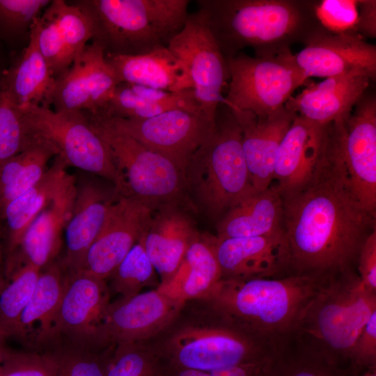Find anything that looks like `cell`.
Listing matches in <instances>:
<instances>
[{
	"label": "cell",
	"mask_w": 376,
	"mask_h": 376,
	"mask_svg": "<svg viewBox=\"0 0 376 376\" xmlns=\"http://www.w3.org/2000/svg\"><path fill=\"white\" fill-rule=\"evenodd\" d=\"M114 347L100 349L86 344L56 340L46 344L39 352L50 359L55 376H107Z\"/></svg>",
	"instance_id": "cell-35"
},
{
	"label": "cell",
	"mask_w": 376,
	"mask_h": 376,
	"mask_svg": "<svg viewBox=\"0 0 376 376\" xmlns=\"http://www.w3.org/2000/svg\"><path fill=\"white\" fill-rule=\"evenodd\" d=\"M199 234L193 220L181 206L166 205L153 212L143 242L160 277L159 285L167 283L173 276L189 246Z\"/></svg>",
	"instance_id": "cell-25"
},
{
	"label": "cell",
	"mask_w": 376,
	"mask_h": 376,
	"mask_svg": "<svg viewBox=\"0 0 376 376\" xmlns=\"http://www.w3.org/2000/svg\"><path fill=\"white\" fill-rule=\"evenodd\" d=\"M84 112L105 143L123 178V196L136 199L154 211L169 205H191L187 196L183 168L118 131L100 116Z\"/></svg>",
	"instance_id": "cell-8"
},
{
	"label": "cell",
	"mask_w": 376,
	"mask_h": 376,
	"mask_svg": "<svg viewBox=\"0 0 376 376\" xmlns=\"http://www.w3.org/2000/svg\"><path fill=\"white\" fill-rule=\"evenodd\" d=\"M336 131L303 188L283 198V228L295 274H331L349 269L375 219L352 196L344 178Z\"/></svg>",
	"instance_id": "cell-1"
},
{
	"label": "cell",
	"mask_w": 376,
	"mask_h": 376,
	"mask_svg": "<svg viewBox=\"0 0 376 376\" xmlns=\"http://www.w3.org/2000/svg\"><path fill=\"white\" fill-rule=\"evenodd\" d=\"M109 303L110 291L105 280L81 272H66L64 292L50 334L38 350L56 340L94 346L95 329Z\"/></svg>",
	"instance_id": "cell-18"
},
{
	"label": "cell",
	"mask_w": 376,
	"mask_h": 376,
	"mask_svg": "<svg viewBox=\"0 0 376 376\" xmlns=\"http://www.w3.org/2000/svg\"><path fill=\"white\" fill-rule=\"evenodd\" d=\"M119 83L104 49L91 41L71 66L56 79L52 106L56 111L99 112L109 102Z\"/></svg>",
	"instance_id": "cell-16"
},
{
	"label": "cell",
	"mask_w": 376,
	"mask_h": 376,
	"mask_svg": "<svg viewBox=\"0 0 376 376\" xmlns=\"http://www.w3.org/2000/svg\"><path fill=\"white\" fill-rule=\"evenodd\" d=\"M227 63L230 81L224 97L226 105L257 116L284 107L307 80L290 49L269 57L237 54Z\"/></svg>",
	"instance_id": "cell-10"
},
{
	"label": "cell",
	"mask_w": 376,
	"mask_h": 376,
	"mask_svg": "<svg viewBox=\"0 0 376 376\" xmlns=\"http://www.w3.org/2000/svg\"><path fill=\"white\" fill-rule=\"evenodd\" d=\"M6 68H4L3 67V64H2V59H1V55L0 54V84H1V79H2V76L3 75V72L4 71L6 70Z\"/></svg>",
	"instance_id": "cell-50"
},
{
	"label": "cell",
	"mask_w": 376,
	"mask_h": 376,
	"mask_svg": "<svg viewBox=\"0 0 376 376\" xmlns=\"http://www.w3.org/2000/svg\"><path fill=\"white\" fill-rule=\"evenodd\" d=\"M370 80L366 74L359 71L326 78L292 95L285 107L322 125L344 120L363 96Z\"/></svg>",
	"instance_id": "cell-24"
},
{
	"label": "cell",
	"mask_w": 376,
	"mask_h": 376,
	"mask_svg": "<svg viewBox=\"0 0 376 376\" xmlns=\"http://www.w3.org/2000/svg\"><path fill=\"white\" fill-rule=\"evenodd\" d=\"M38 136L51 143L68 166L101 176L115 186L118 196L124 194L123 178L109 150L83 111H56L30 105L19 110Z\"/></svg>",
	"instance_id": "cell-9"
},
{
	"label": "cell",
	"mask_w": 376,
	"mask_h": 376,
	"mask_svg": "<svg viewBox=\"0 0 376 376\" xmlns=\"http://www.w3.org/2000/svg\"><path fill=\"white\" fill-rule=\"evenodd\" d=\"M154 212L136 199L119 196L110 205L104 224L88 250L80 272L102 280L109 279L146 232Z\"/></svg>",
	"instance_id": "cell-15"
},
{
	"label": "cell",
	"mask_w": 376,
	"mask_h": 376,
	"mask_svg": "<svg viewBox=\"0 0 376 376\" xmlns=\"http://www.w3.org/2000/svg\"><path fill=\"white\" fill-rule=\"evenodd\" d=\"M375 312L376 292L358 274L350 269L328 274L304 309L291 339L352 368L354 344Z\"/></svg>",
	"instance_id": "cell-4"
},
{
	"label": "cell",
	"mask_w": 376,
	"mask_h": 376,
	"mask_svg": "<svg viewBox=\"0 0 376 376\" xmlns=\"http://www.w3.org/2000/svg\"><path fill=\"white\" fill-rule=\"evenodd\" d=\"M113 202L99 188L78 189L72 214L65 230V252L61 263L68 274L79 272L85 256L100 233Z\"/></svg>",
	"instance_id": "cell-28"
},
{
	"label": "cell",
	"mask_w": 376,
	"mask_h": 376,
	"mask_svg": "<svg viewBox=\"0 0 376 376\" xmlns=\"http://www.w3.org/2000/svg\"><path fill=\"white\" fill-rule=\"evenodd\" d=\"M358 376H376V367L368 368Z\"/></svg>",
	"instance_id": "cell-49"
},
{
	"label": "cell",
	"mask_w": 376,
	"mask_h": 376,
	"mask_svg": "<svg viewBox=\"0 0 376 376\" xmlns=\"http://www.w3.org/2000/svg\"><path fill=\"white\" fill-rule=\"evenodd\" d=\"M41 270L32 265L18 267L6 275L0 294V338H17L21 315L29 302Z\"/></svg>",
	"instance_id": "cell-36"
},
{
	"label": "cell",
	"mask_w": 376,
	"mask_h": 376,
	"mask_svg": "<svg viewBox=\"0 0 376 376\" xmlns=\"http://www.w3.org/2000/svg\"><path fill=\"white\" fill-rule=\"evenodd\" d=\"M196 4L226 61L245 47L253 48L256 56H273L297 38L306 40L317 33L310 30L317 19L315 5L311 8L307 2L198 0Z\"/></svg>",
	"instance_id": "cell-3"
},
{
	"label": "cell",
	"mask_w": 376,
	"mask_h": 376,
	"mask_svg": "<svg viewBox=\"0 0 376 376\" xmlns=\"http://www.w3.org/2000/svg\"><path fill=\"white\" fill-rule=\"evenodd\" d=\"M214 250L222 279L277 278L290 267L283 229L257 237L219 239L215 236Z\"/></svg>",
	"instance_id": "cell-21"
},
{
	"label": "cell",
	"mask_w": 376,
	"mask_h": 376,
	"mask_svg": "<svg viewBox=\"0 0 376 376\" xmlns=\"http://www.w3.org/2000/svg\"><path fill=\"white\" fill-rule=\"evenodd\" d=\"M49 0H0V40L13 45L29 38L35 20L50 3Z\"/></svg>",
	"instance_id": "cell-40"
},
{
	"label": "cell",
	"mask_w": 376,
	"mask_h": 376,
	"mask_svg": "<svg viewBox=\"0 0 376 376\" xmlns=\"http://www.w3.org/2000/svg\"><path fill=\"white\" fill-rule=\"evenodd\" d=\"M327 274L220 279L198 299L226 323L268 347L280 349L292 337L308 303Z\"/></svg>",
	"instance_id": "cell-2"
},
{
	"label": "cell",
	"mask_w": 376,
	"mask_h": 376,
	"mask_svg": "<svg viewBox=\"0 0 376 376\" xmlns=\"http://www.w3.org/2000/svg\"><path fill=\"white\" fill-rule=\"evenodd\" d=\"M144 235L109 277L112 290L121 297L136 295L143 288L156 284V271L145 249Z\"/></svg>",
	"instance_id": "cell-38"
},
{
	"label": "cell",
	"mask_w": 376,
	"mask_h": 376,
	"mask_svg": "<svg viewBox=\"0 0 376 376\" xmlns=\"http://www.w3.org/2000/svg\"><path fill=\"white\" fill-rule=\"evenodd\" d=\"M55 79L64 73L93 37L88 15L75 3L53 0L30 31Z\"/></svg>",
	"instance_id": "cell-17"
},
{
	"label": "cell",
	"mask_w": 376,
	"mask_h": 376,
	"mask_svg": "<svg viewBox=\"0 0 376 376\" xmlns=\"http://www.w3.org/2000/svg\"><path fill=\"white\" fill-rule=\"evenodd\" d=\"M278 352L260 361L224 370L201 371L175 368L164 363V376H269Z\"/></svg>",
	"instance_id": "cell-44"
},
{
	"label": "cell",
	"mask_w": 376,
	"mask_h": 376,
	"mask_svg": "<svg viewBox=\"0 0 376 376\" xmlns=\"http://www.w3.org/2000/svg\"><path fill=\"white\" fill-rule=\"evenodd\" d=\"M214 127L185 168L191 206L219 221L241 200L255 192L244 159L242 130L230 109L221 104Z\"/></svg>",
	"instance_id": "cell-5"
},
{
	"label": "cell",
	"mask_w": 376,
	"mask_h": 376,
	"mask_svg": "<svg viewBox=\"0 0 376 376\" xmlns=\"http://www.w3.org/2000/svg\"><path fill=\"white\" fill-rule=\"evenodd\" d=\"M342 170L349 189L359 205L370 217L376 215V100L364 97L350 116L338 122Z\"/></svg>",
	"instance_id": "cell-13"
},
{
	"label": "cell",
	"mask_w": 376,
	"mask_h": 376,
	"mask_svg": "<svg viewBox=\"0 0 376 376\" xmlns=\"http://www.w3.org/2000/svg\"><path fill=\"white\" fill-rule=\"evenodd\" d=\"M358 272L362 283L376 292V230L365 238L358 253Z\"/></svg>",
	"instance_id": "cell-46"
},
{
	"label": "cell",
	"mask_w": 376,
	"mask_h": 376,
	"mask_svg": "<svg viewBox=\"0 0 376 376\" xmlns=\"http://www.w3.org/2000/svg\"><path fill=\"white\" fill-rule=\"evenodd\" d=\"M214 237L199 234L189 246L173 276L157 288L185 303L205 297L221 279L214 250Z\"/></svg>",
	"instance_id": "cell-32"
},
{
	"label": "cell",
	"mask_w": 376,
	"mask_h": 376,
	"mask_svg": "<svg viewBox=\"0 0 376 376\" xmlns=\"http://www.w3.org/2000/svg\"><path fill=\"white\" fill-rule=\"evenodd\" d=\"M6 283V279L5 276L4 263L3 260V253L1 246L0 244V294L3 290Z\"/></svg>",
	"instance_id": "cell-48"
},
{
	"label": "cell",
	"mask_w": 376,
	"mask_h": 376,
	"mask_svg": "<svg viewBox=\"0 0 376 376\" xmlns=\"http://www.w3.org/2000/svg\"><path fill=\"white\" fill-rule=\"evenodd\" d=\"M56 155L54 146L40 138L0 167V215L10 201L41 179L48 169L49 161Z\"/></svg>",
	"instance_id": "cell-34"
},
{
	"label": "cell",
	"mask_w": 376,
	"mask_h": 376,
	"mask_svg": "<svg viewBox=\"0 0 376 376\" xmlns=\"http://www.w3.org/2000/svg\"><path fill=\"white\" fill-rule=\"evenodd\" d=\"M0 376H55L50 359L33 350H12L0 366Z\"/></svg>",
	"instance_id": "cell-43"
},
{
	"label": "cell",
	"mask_w": 376,
	"mask_h": 376,
	"mask_svg": "<svg viewBox=\"0 0 376 376\" xmlns=\"http://www.w3.org/2000/svg\"><path fill=\"white\" fill-rule=\"evenodd\" d=\"M295 63L308 79L338 76L354 71L376 77V47L357 33L319 31L293 54Z\"/></svg>",
	"instance_id": "cell-20"
},
{
	"label": "cell",
	"mask_w": 376,
	"mask_h": 376,
	"mask_svg": "<svg viewBox=\"0 0 376 376\" xmlns=\"http://www.w3.org/2000/svg\"><path fill=\"white\" fill-rule=\"evenodd\" d=\"M107 376H164V364L146 341L121 343L113 349Z\"/></svg>",
	"instance_id": "cell-39"
},
{
	"label": "cell",
	"mask_w": 376,
	"mask_h": 376,
	"mask_svg": "<svg viewBox=\"0 0 376 376\" xmlns=\"http://www.w3.org/2000/svg\"><path fill=\"white\" fill-rule=\"evenodd\" d=\"M175 109L203 111L191 89L169 92L120 82L105 107L91 113L111 118L143 119Z\"/></svg>",
	"instance_id": "cell-33"
},
{
	"label": "cell",
	"mask_w": 376,
	"mask_h": 376,
	"mask_svg": "<svg viewBox=\"0 0 376 376\" xmlns=\"http://www.w3.org/2000/svg\"><path fill=\"white\" fill-rule=\"evenodd\" d=\"M351 366L359 375L376 367V312L364 326L354 344Z\"/></svg>",
	"instance_id": "cell-45"
},
{
	"label": "cell",
	"mask_w": 376,
	"mask_h": 376,
	"mask_svg": "<svg viewBox=\"0 0 376 376\" xmlns=\"http://www.w3.org/2000/svg\"><path fill=\"white\" fill-rule=\"evenodd\" d=\"M359 17L355 33L361 37L376 36V1L375 0L358 1Z\"/></svg>",
	"instance_id": "cell-47"
},
{
	"label": "cell",
	"mask_w": 376,
	"mask_h": 376,
	"mask_svg": "<svg viewBox=\"0 0 376 376\" xmlns=\"http://www.w3.org/2000/svg\"><path fill=\"white\" fill-rule=\"evenodd\" d=\"M40 139L31 130L21 111L0 92V167Z\"/></svg>",
	"instance_id": "cell-41"
},
{
	"label": "cell",
	"mask_w": 376,
	"mask_h": 376,
	"mask_svg": "<svg viewBox=\"0 0 376 376\" xmlns=\"http://www.w3.org/2000/svg\"><path fill=\"white\" fill-rule=\"evenodd\" d=\"M187 303L157 288L110 301L95 329L93 344L104 349L125 343L143 342L170 326Z\"/></svg>",
	"instance_id": "cell-12"
},
{
	"label": "cell",
	"mask_w": 376,
	"mask_h": 376,
	"mask_svg": "<svg viewBox=\"0 0 376 376\" xmlns=\"http://www.w3.org/2000/svg\"><path fill=\"white\" fill-rule=\"evenodd\" d=\"M97 116L149 149L170 158L184 170L191 156L207 139L215 124L214 119L203 111L182 109L143 119Z\"/></svg>",
	"instance_id": "cell-14"
},
{
	"label": "cell",
	"mask_w": 376,
	"mask_h": 376,
	"mask_svg": "<svg viewBox=\"0 0 376 376\" xmlns=\"http://www.w3.org/2000/svg\"><path fill=\"white\" fill-rule=\"evenodd\" d=\"M283 197L272 184L255 191L228 210L217 221L219 239L257 237L283 229Z\"/></svg>",
	"instance_id": "cell-30"
},
{
	"label": "cell",
	"mask_w": 376,
	"mask_h": 376,
	"mask_svg": "<svg viewBox=\"0 0 376 376\" xmlns=\"http://www.w3.org/2000/svg\"><path fill=\"white\" fill-rule=\"evenodd\" d=\"M77 191L73 178L35 217L17 250L7 257L5 274L25 265L42 271L55 261L61 246L63 232L72 214Z\"/></svg>",
	"instance_id": "cell-23"
},
{
	"label": "cell",
	"mask_w": 376,
	"mask_h": 376,
	"mask_svg": "<svg viewBox=\"0 0 376 376\" xmlns=\"http://www.w3.org/2000/svg\"><path fill=\"white\" fill-rule=\"evenodd\" d=\"M54 159L41 179L2 210L0 219L5 223L7 257L17 250L31 222L74 178L68 173V165L59 155Z\"/></svg>",
	"instance_id": "cell-27"
},
{
	"label": "cell",
	"mask_w": 376,
	"mask_h": 376,
	"mask_svg": "<svg viewBox=\"0 0 376 376\" xmlns=\"http://www.w3.org/2000/svg\"><path fill=\"white\" fill-rule=\"evenodd\" d=\"M55 83L30 32L27 45L3 72L0 92L19 110L30 105L51 108Z\"/></svg>",
	"instance_id": "cell-26"
},
{
	"label": "cell",
	"mask_w": 376,
	"mask_h": 376,
	"mask_svg": "<svg viewBox=\"0 0 376 376\" xmlns=\"http://www.w3.org/2000/svg\"><path fill=\"white\" fill-rule=\"evenodd\" d=\"M119 82L169 92L190 89L182 62L167 47L138 55H107Z\"/></svg>",
	"instance_id": "cell-31"
},
{
	"label": "cell",
	"mask_w": 376,
	"mask_h": 376,
	"mask_svg": "<svg viewBox=\"0 0 376 376\" xmlns=\"http://www.w3.org/2000/svg\"><path fill=\"white\" fill-rule=\"evenodd\" d=\"M230 109L242 130V150L251 186L255 191H264L272 183L279 148L297 114L285 106L265 116Z\"/></svg>",
	"instance_id": "cell-22"
},
{
	"label": "cell",
	"mask_w": 376,
	"mask_h": 376,
	"mask_svg": "<svg viewBox=\"0 0 376 376\" xmlns=\"http://www.w3.org/2000/svg\"><path fill=\"white\" fill-rule=\"evenodd\" d=\"M322 352L296 343L282 347L269 376H358Z\"/></svg>",
	"instance_id": "cell-37"
},
{
	"label": "cell",
	"mask_w": 376,
	"mask_h": 376,
	"mask_svg": "<svg viewBox=\"0 0 376 376\" xmlns=\"http://www.w3.org/2000/svg\"><path fill=\"white\" fill-rule=\"evenodd\" d=\"M320 25L331 33H356L359 6L356 0H324L315 3Z\"/></svg>",
	"instance_id": "cell-42"
},
{
	"label": "cell",
	"mask_w": 376,
	"mask_h": 376,
	"mask_svg": "<svg viewBox=\"0 0 376 376\" xmlns=\"http://www.w3.org/2000/svg\"><path fill=\"white\" fill-rule=\"evenodd\" d=\"M90 17L91 41L107 55H138L167 47L184 27L189 0H81Z\"/></svg>",
	"instance_id": "cell-6"
},
{
	"label": "cell",
	"mask_w": 376,
	"mask_h": 376,
	"mask_svg": "<svg viewBox=\"0 0 376 376\" xmlns=\"http://www.w3.org/2000/svg\"><path fill=\"white\" fill-rule=\"evenodd\" d=\"M66 272L61 261H54L40 272L29 302L24 310L16 339L27 350L38 351L49 337L61 303Z\"/></svg>",
	"instance_id": "cell-29"
},
{
	"label": "cell",
	"mask_w": 376,
	"mask_h": 376,
	"mask_svg": "<svg viewBox=\"0 0 376 376\" xmlns=\"http://www.w3.org/2000/svg\"><path fill=\"white\" fill-rule=\"evenodd\" d=\"M165 331L161 344L151 345L166 364L214 371L260 361L278 350L265 345L205 309Z\"/></svg>",
	"instance_id": "cell-7"
},
{
	"label": "cell",
	"mask_w": 376,
	"mask_h": 376,
	"mask_svg": "<svg viewBox=\"0 0 376 376\" xmlns=\"http://www.w3.org/2000/svg\"><path fill=\"white\" fill-rule=\"evenodd\" d=\"M167 47L183 64L201 109L214 119L217 107L226 104L222 91L230 75L227 61L201 10L189 14Z\"/></svg>",
	"instance_id": "cell-11"
},
{
	"label": "cell",
	"mask_w": 376,
	"mask_h": 376,
	"mask_svg": "<svg viewBox=\"0 0 376 376\" xmlns=\"http://www.w3.org/2000/svg\"><path fill=\"white\" fill-rule=\"evenodd\" d=\"M3 342H6V340H4V339L0 338V344L2 343H3Z\"/></svg>",
	"instance_id": "cell-51"
},
{
	"label": "cell",
	"mask_w": 376,
	"mask_h": 376,
	"mask_svg": "<svg viewBox=\"0 0 376 376\" xmlns=\"http://www.w3.org/2000/svg\"><path fill=\"white\" fill-rule=\"evenodd\" d=\"M329 124L296 115L279 148L272 183L282 197L303 188L314 176L327 151Z\"/></svg>",
	"instance_id": "cell-19"
}]
</instances>
